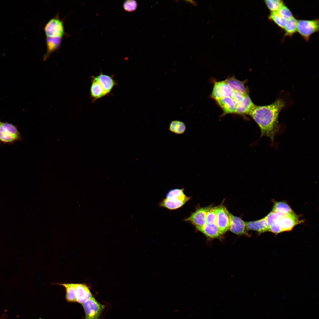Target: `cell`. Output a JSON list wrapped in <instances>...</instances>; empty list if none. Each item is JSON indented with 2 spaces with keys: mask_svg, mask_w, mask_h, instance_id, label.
<instances>
[{
  "mask_svg": "<svg viewBox=\"0 0 319 319\" xmlns=\"http://www.w3.org/2000/svg\"><path fill=\"white\" fill-rule=\"evenodd\" d=\"M285 105L283 100L278 99L271 104L262 106L255 105L249 113L259 126L261 137L266 136L272 143L275 136L279 132L278 117L280 112Z\"/></svg>",
  "mask_w": 319,
  "mask_h": 319,
  "instance_id": "6da1fadb",
  "label": "cell"
},
{
  "mask_svg": "<svg viewBox=\"0 0 319 319\" xmlns=\"http://www.w3.org/2000/svg\"><path fill=\"white\" fill-rule=\"evenodd\" d=\"M22 140L17 126L11 123L2 122L0 120V143L13 144Z\"/></svg>",
  "mask_w": 319,
  "mask_h": 319,
  "instance_id": "7a4b0ae2",
  "label": "cell"
},
{
  "mask_svg": "<svg viewBox=\"0 0 319 319\" xmlns=\"http://www.w3.org/2000/svg\"><path fill=\"white\" fill-rule=\"evenodd\" d=\"M318 19L311 20H297V32L305 40H309L313 34L318 31Z\"/></svg>",
  "mask_w": 319,
  "mask_h": 319,
  "instance_id": "3957f363",
  "label": "cell"
},
{
  "mask_svg": "<svg viewBox=\"0 0 319 319\" xmlns=\"http://www.w3.org/2000/svg\"><path fill=\"white\" fill-rule=\"evenodd\" d=\"M44 31L46 37L63 38L66 35L63 21L58 14L48 22L44 28Z\"/></svg>",
  "mask_w": 319,
  "mask_h": 319,
  "instance_id": "277c9868",
  "label": "cell"
},
{
  "mask_svg": "<svg viewBox=\"0 0 319 319\" xmlns=\"http://www.w3.org/2000/svg\"><path fill=\"white\" fill-rule=\"evenodd\" d=\"M82 305L85 313V319H99L104 308V306L92 296Z\"/></svg>",
  "mask_w": 319,
  "mask_h": 319,
  "instance_id": "5b68a950",
  "label": "cell"
},
{
  "mask_svg": "<svg viewBox=\"0 0 319 319\" xmlns=\"http://www.w3.org/2000/svg\"><path fill=\"white\" fill-rule=\"evenodd\" d=\"M215 209L216 214V224L222 235L229 230L230 212L222 205L215 207Z\"/></svg>",
  "mask_w": 319,
  "mask_h": 319,
  "instance_id": "8992f818",
  "label": "cell"
},
{
  "mask_svg": "<svg viewBox=\"0 0 319 319\" xmlns=\"http://www.w3.org/2000/svg\"><path fill=\"white\" fill-rule=\"evenodd\" d=\"M211 207L209 206L198 208L189 217L185 219L184 221L190 223L198 230L206 224V213Z\"/></svg>",
  "mask_w": 319,
  "mask_h": 319,
  "instance_id": "52a82bcc",
  "label": "cell"
},
{
  "mask_svg": "<svg viewBox=\"0 0 319 319\" xmlns=\"http://www.w3.org/2000/svg\"><path fill=\"white\" fill-rule=\"evenodd\" d=\"M282 229V232H288L292 230L297 225L303 222L300 220L298 216L294 213L289 214L281 213L278 220Z\"/></svg>",
  "mask_w": 319,
  "mask_h": 319,
  "instance_id": "ba28073f",
  "label": "cell"
},
{
  "mask_svg": "<svg viewBox=\"0 0 319 319\" xmlns=\"http://www.w3.org/2000/svg\"><path fill=\"white\" fill-rule=\"evenodd\" d=\"M229 230L237 235L245 234L246 227L245 222L240 217L233 215L230 212Z\"/></svg>",
  "mask_w": 319,
  "mask_h": 319,
  "instance_id": "9c48e42d",
  "label": "cell"
},
{
  "mask_svg": "<svg viewBox=\"0 0 319 319\" xmlns=\"http://www.w3.org/2000/svg\"><path fill=\"white\" fill-rule=\"evenodd\" d=\"M191 198L185 196L181 197L165 198L160 203V206L171 210L176 209L181 207Z\"/></svg>",
  "mask_w": 319,
  "mask_h": 319,
  "instance_id": "30bf717a",
  "label": "cell"
},
{
  "mask_svg": "<svg viewBox=\"0 0 319 319\" xmlns=\"http://www.w3.org/2000/svg\"><path fill=\"white\" fill-rule=\"evenodd\" d=\"M72 284L75 290L77 302L82 304L92 296L89 289L85 284Z\"/></svg>",
  "mask_w": 319,
  "mask_h": 319,
  "instance_id": "8fae6325",
  "label": "cell"
},
{
  "mask_svg": "<svg viewBox=\"0 0 319 319\" xmlns=\"http://www.w3.org/2000/svg\"><path fill=\"white\" fill-rule=\"evenodd\" d=\"M248 94L245 95L241 102L236 106L234 114L244 115H248L255 107Z\"/></svg>",
  "mask_w": 319,
  "mask_h": 319,
  "instance_id": "7c38bea8",
  "label": "cell"
},
{
  "mask_svg": "<svg viewBox=\"0 0 319 319\" xmlns=\"http://www.w3.org/2000/svg\"><path fill=\"white\" fill-rule=\"evenodd\" d=\"M246 229L253 230L261 234L269 232V227L265 217L254 221L245 222Z\"/></svg>",
  "mask_w": 319,
  "mask_h": 319,
  "instance_id": "4fadbf2b",
  "label": "cell"
},
{
  "mask_svg": "<svg viewBox=\"0 0 319 319\" xmlns=\"http://www.w3.org/2000/svg\"><path fill=\"white\" fill-rule=\"evenodd\" d=\"M63 38L46 37V42L47 50L43 56L45 60L49 57L53 52L58 50L60 47Z\"/></svg>",
  "mask_w": 319,
  "mask_h": 319,
  "instance_id": "5bb4252c",
  "label": "cell"
},
{
  "mask_svg": "<svg viewBox=\"0 0 319 319\" xmlns=\"http://www.w3.org/2000/svg\"><path fill=\"white\" fill-rule=\"evenodd\" d=\"M216 101L223 111L222 116L228 114L234 113L236 105L231 97H223Z\"/></svg>",
  "mask_w": 319,
  "mask_h": 319,
  "instance_id": "9a60e30c",
  "label": "cell"
},
{
  "mask_svg": "<svg viewBox=\"0 0 319 319\" xmlns=\"http://www.w3.org/2000/svg\"><path fill=\"white\" fill-rule=\"evenodd\" d=\"M92 78L99 82L106 95L110 92L115 85L114 81L110 76L102 73Z\"/></svg>",
  "mask_w": 319,
  "mask_h": 319,
  "instance_id": "2e32d148",
  "label": "cell"
},
{
  "mask_svg": "<svg viewBox=\"0 0 319 319\" xmlns=\"http://www.w3.org/2000/svg\"><path fill=\"white\" fill-rule=\"evenodd\" d=\"M226 80L234 91L239 92L245 95L248 94V88L245 85V80L241 81L236 79L234 76L229 77Z\"/></svg>",
  "mask_w": 319,
  "mask_h": 319,
  "instance_id": "e0dca14e",
  "label": "cell"
},
{
  "mask_svg": "<svg viewBox=\"0 0 319 319\" xmlns=\"http://www.w3.org/2000/svg\"><path fill=\"white\" fill-rule=\"evenodd\" d=\"M198 230L211 238H219L222 235L216 223L212 224H206Z\"/></svg>",
  "mask_w": 319,
  "mask_h": 319,
  "instance_id": "ac0fdd59",
  "label": "cell"
},
{
  "mask_svg": "<svg viewBox=\"0 0 319 319\" xmlns=\"http://www.w3.org/2000/svg\"><path fill=\"white\" fill-rule=\"evenodd\" d=\"M90 93L92 97L95 99L100 98L106 95L99 82L93 78L90 87Z\"/></svg>",
  "mask_w": 319,
  "mask_h": 319,
  "instance_id": "d6986e66",
  "label": "cell"
},
{
  "mask_svg": "<svg viewBox=\"0 0 319 319\" xmlns=\"http://www.w3.org/2000/svg\"><path fill=\"white\" fill-rule=\"evenodd\" d=\"M272 211L284 214H289L294 213L288 204L284 201H274Z\"/></svg>",
  "mask_w": 319,
  "mask_h": 319,
  "instance_id": "ffe728a7",
  "label": "cell"
},
{
  "mask_svg": "<svg viewBox=\"0 0 319 319\" xmlns=\"http://www.w3.org/2000/svg\"><path fill=\"white\" fill-rule=\"evenodd\" d=\"M297 20L294 17L287 21L286 25L283 29L285 36L291 37L297 32Z\"/></svg>",
  "mask_w": 319,
  "mask_h": 319,
  "instance_id": "44dd1931",
  "label": "cell"
},
{
  "mask_svg": "<svg viewBox=\"0 0 319 319\" xmlns=\"http://www.w3.org/2000/svg\"><path fill=\"white\" fill-rule=\"evenodd\" d=\"M65 287L66 292V299L70 302H77L75 289L72 284H59Z\"/></svg>",
  "mask_w": 319,
  "mask_h": 319,
  "instance_id": "7402d4cb",
  "label": "cell"
},
{
  "mask_svg": "<svg viewBox=\"0 0 319 319\" xmlns=\"http://www.w3.org/2000/svg\"><path fill=\"white\" fill-rule=\"evenodd\" d=\"M224 81L223 80L214 83L210 97L215 101L223 97L222 88Z\"/></svg>",
  "mask_w": 319,
  "mask_h": 319,
  "instance_id": "603a6c76",
  "label": "cell"
},
{
  "mask_svg": "<svg viewBox=\"0 0 319 319\" xmlns=\"http://www.w3.org/2000/svg\"><path fill=\"white\" fill-rule=\"evenodd\" d=\"M270 21L273 22L280 28L284 29L287 21L282 18L278 14L277 12H271L268 16Z\"/></svg>",
  "mask_w": 319,
  "mask_h": 319,
  "instance_id": "cb8c5ba5",
  "label": "cell"
},
{
  "mask_svg": "<svg viewBox=\"0 0 319 319\" xmlns=\"http://www.w3.org/2000/svg\"><path fill=\"white\" fill-rule=\"evenodd\" d=\"M186 129L184 123L180 121H173L170 124L169 130L172 132L178 134L183 133Z\"/></svg>",
  "mask_w": 319,
  "mask_h": 319,
  "instance_id": "d4e9b609",
  "label": "cell"
},
{
  "mask_svg": "<svg viewBox=\"0 0 319 319\" xmlns=\"http://www.w3.org/2000/svg\"><path fill=\"white\" fill-rule=\"evenodd\" d=\"M264 1L271 12H277L284 4L283 1L281 0H266Z\"/></svg>",
  "mask_w": 319,
  "mask_h": 319,
  "instance_id": "484cf974",
  "label": "cell"
},
{
  "mask_svg": "<svg viewBox=\"0 0 319 319\" xmlns=\"http://www.w3.org/2000/svg\"><path fill=\"white\" fill-rule=\"evenodd\" d=\"M277 12L282 18L287 21L293 17V14L290 9L284 4L279 10Z\"/></svg>",
  "mask_w": 319,
  "mask_h": 319,
  "instance_id": "4316f807",
  "label": "cell"
},
{
  "mask_svg": "<svg viewBox=\"0 0 319 319\" xmlns=\"http://www.w3.org/2000/svg\"><path fill=\"white\" fill-rule=\"evenodd\" d=\"M216 214L215 207H211L207 211L206 216V224H212L216 223Z\"/></svg>",
  "mask_w": 319,
  "mask_h": 319,
  "instance_id": "83f0119b",
  "label": "cell"
},
{
  "mask_svg": "<svg viewBox=\"0 0 319 319\" xmlns=\"http://www.w3.org/2000/svg\"><path fill=\"white\" fill-rule=\"evenodd\" d=\"M185 196L184 193L183 189L176 188L169 191L167 193L165 198L170 199L181 197Z\"/></svg>",
  "mask_w": 319,
  "mask_h": 319,
  "instance_id": "f1b7e54d",
  "label": "cell"
},
{
  "mask_svg": "<svg viewBox=\"0 0 319 319\" xmlns=\"http://www.w3.org/2000/svg\"><path fill=\"white\" fill-rule=\"evenodd\" d=\"M281 214L280 213L271 211L265 217L269 227L277 221L279 217Z\"/></svg>",
  "mask_w": 319,
  "mask_h": 319,
  "instance_id": "f546056e",
  "label": "cell"
},
{
  "mask_svg": "<svg viewBox=\"0 0 319 319\" xmlns=\"http://www.w3.org/2000/svg\"><path fill=\"white\" fill-rule=\"evenodd\" d=\"M124 9L128 12H132L135 10L137 7V2L134 0H127L123 4Z\"/></svg>",
  "mask_w": 319,
  "mask_h": 319,
  "instance_id": "4dcf8cb0",
  "label": "cell"
},
{
  "mask_svg": "<svg viewBox=\"0 0 319 319\" xmlns=\"http://www.w3.org/2000/svg\"><path fill=\"white\" fill-rule=\"evenodd\" d=\"M222 88V95L223 97H231L233 92V90L228 84L226 80H224Z\"/></svg>",
  "mask_w": 319,
  "mask_h": 319,
  "instance_id": "1f68e13d",
  "label": "cell"
},
{
  "mask_svg": "<svg viewBox=\"0 0 319 319\" xmlns=\"http://www.w3.org/2000/svg\"><path fill=\"white\" fill-rule=\"evenodd\" d=\"M245 95L237 91H233L231 97L236 106L242 100Z\"/></svg>",
  "mask_w": 319,
  "mask_h": 319,
  "instance_id": "d6a6232c",
  "label": "cell"
},
{
  "mask_svg": "<svg viewBox=\"0 0 319 319\" xmlns=\"http://www.w3.org/2000/svg\"><path fill=\"white\" fill-rule=\"evenodd\" d=\"M269 232H271L275 234L282 232L281 228L278 221L276 222L269 226Z\"/></svg>",
  "mask_w": 319,
  "mask_h": 319,
  "instance_id": "836d02e7",
  "label": "cell"
},
{
  "mask_svg": "<svg viewBox=\"0 0 319 319\" xmlns=\"http://www.w3.org/2000/svg\"><path fill=\"white\" fill-rule=\"evenodd\" d=\"M5 315H6V314H4L1 317L0 319H4L6 317V316H5Z\"/></svg>",
  "mask_w": 319,
  "mask_h": 319,
  "instance_id": "e575fe53",
  "label": "cell"
}]
</instances>
